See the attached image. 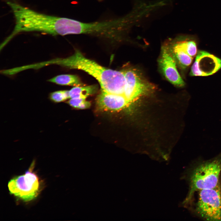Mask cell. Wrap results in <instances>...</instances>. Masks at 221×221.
Listing matches in <instances>:
<instances>
[{
    "label": "cell",
    "instance_id": "cell-1",
    "mask_svg": "<svg viewBox=\"0 0 221 221\" xmlns=\"http://www.w3.org/2000/svg\"><path fill=\"white\" fill-rule=\"evenodd\" d=\"M56 64L69 69L81 70L94 77L98 81L101 90L107 92L124 95L126 80L123 71L104 67L85 57L76 49L71 56L43 62L44 67Z\"/></svg>",
    "mask_w": 221,
    "mask_h": 221
},
{
    "label": "cell",
    "instance_id": "cell-2",
    "mask_svg": "<svg viewBox=\"0 0 221 221\" xmlns=\"http://www.w3.org/2000/svg\"><path fill=\"white\" fill-rule=\"evenodd\" d=\"M221 172V154L197 166L191 176L190 189L187 200L191 199L196 191L217 187Z\"/></svg>",
    "mask_w": 221,
    "mask_h": 221
},
{
    "label": "cell",
    "instance_id": "cell-3",
    "mask_svg": "<svg viewBox=\"0 0 221 221\" xmlns=\"http://www.w3.org/2000/svg\"><path fill=\"white\" fill-rule=\"evenodd\" d=\"M121 23L116 19L86 23L69 18L68 34L93 35L115 41L118 40Z\"/></svg>",
    "mask_w": 221,
    "mask_h": 221
},
{
    "label": "cell",
    "instance_id": "cell-4",
    "mask_svg": "<svg viewBox=\"0 0 221 221\" xmlns=\"http://www.w3.org/2000/svg\"><path fill=\"white\" fill-rule=\"evenodd\" d=\"M34 165L33 161L25 174L14 177L8 183L10 194L25 202L33 200L39 192V179L33 172Z\"/></svg>",
    "mask_w": 221,
    "mask_h": 221
},
{
    "label": "cell",
    "instance_id": "cell-5",
    "mask_svg": "<svg viewBox=\"0 0 221 221\" xmlns=\"http://www.w3.org/2000/svg\"><path fill=\"white\" fill-rule=\"evenodd\" d=\"M196 210L204 219L221 221V189L219 185L214 188L200 190Z\"/></svg>",
    "mask_w": 221,
    "mask_h": 221
},
{
    "label": "cell",
    "instance_id": "cell-6",
    "mask_svg": "<svg viewBox=\"0 0 221 221\" xmlns=\"http://www.w3.org/2000/svg\"><path fill=\"white\" fill-rule=\"evenodd\" d=\"M221 68V59L207 52L200 50L196 54L190 72L192 76L211 75Z\"/></svg>",
    "mask_w": 221,
    "mask_h": 221
},
{
    "label": "cell",
    "instance_id": "cell-7",
    "mask_svg": "<svg viewBox=\"0 0 221 221\" xmlns=\"http://www.w3.org/2000/svg\"><path fill=\"white\" fill-rule=\"evenodd\" d=\"M172 53L168 48H163L159 62L165 78L171 83L178 87H182L185 83L177 69L176 62Z\"/></svg>",
    "mask_w": 221,
    "mask_h": 221
},
{
    "label": "cell",
    "instance_id": "cell-8",
    "mask_svg": "<svg viewBox=\"0 0 221 221\" xmlns=\"http://www.w3.org/2000/svg\"><path fill=\"white\" fill-rule=\"evenodd\" d=\"M96 104L99 110L110 111L120 110L131 106L124 95L102 90L97 98Z\"/></svg>",
    "mask_w": 221,
    "mask_h": 221
},
{
    "label": "cell",
    "instance_id": "cell-9",
    "mask_svg": "<svg viewBox=\"0 0 221 221\" xmlns=\"http://www.w3.org/2000/svg\"><path fill=\"white\" fill-rule=\"evenodd\" d=\"M48 81L61 85L79 86L83 85L78 76L70 74L58 75L48 79Z\"/></svg>",
    "mask_w": 221,
    "mask_h": 221
},
{
    "label": "cell",
    "instance_id": "cell-10",
    "mask_svg": "<svg viewBox=\"0 0 221 221\" xmlns=\"http://www.w3.org/2000/svg\"><path fill=\"white\" fill-rule=\"evenodd\" d=\"M98 87L96 85L86 86H76L69 91L70 98H86L96 92Z\"/></svg>",
    "mask_w": 221,
    "mask_h": 221
},
{
    "label": "cell",
    "instance_id": "cell-11",
    "mask_svg": "<svg viewBox=\"0 0 221 221\" xmlns=\"http://www.w3.org/2000/svg\"><path fill=\"white\" fill-rule=\"evenodd\" d=\"M173 46L182 50L193 58L197 53L196 43L192 40L179 41L174 44Z\"/></svg>",
    "mask_w": 221,
    "mask_h": 221
},
{
    "label": "cell",
    "instance_id": "cell-12",
    "mask_svg": "<svg viewBox=\"0 0 221 221\" xmlns=\"http://www.w3.org/2000/svg\"><path fill=\"white\" fill-rule=\"evenodd\" d=\"M173 54L181 66L185 68L190 65L193 60L192 57L182 50L173 46Z\"/></svg>",
    "mask_w": 221,
    "mask_h": 221
},
{
    "label": "cell",
    "instance_id": "cell-13",
    "mask_svg": "<svg viewBox=\"0 0 221 221\" xmlns=\"http://www.w3.org/2000/svg\"><path fill=\"white\" fill-rule=\"evenodd\" d=\"M49 98L55 103L64 101L70 98L69 91L60 90L53 92L49 94Z\"/></svg>",
    "mask_w": 221,
    "mask_h": 221
},
{
    "label": "cell",
    "instance_id": "cell-14",
    "mask_svg": "<svg viewBox=\"0 0 221 221\" xmlns=\"http://www.w3.org/2000/svg\"><path fill=\"white\" fill-rule=\"evenodd\" d=\"M81 98H70L67 103L72 107L79 109H86L91 106L90 103Z\"/></svg>",
    "mask_w": 221,
    "mask_h": 221
},
{
    "label": "cell",
    "instance_id": "cell-15",
    "mask_svg": "<svg viewBox=\"0 0 221 221\" xmlns=\"http://www.w3.org/2000/svg\"></svg>",
    "mask_w": 221,
    "mask_h": 221
}]
</instances>
